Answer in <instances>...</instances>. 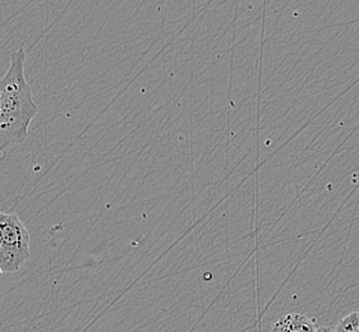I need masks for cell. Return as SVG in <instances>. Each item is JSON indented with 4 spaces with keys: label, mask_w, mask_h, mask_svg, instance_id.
<instances>
[{
    "label": "cell",
    "mask_w": 359,
    "mask_h": 332,
    "mask_svg": "<svg viewBox=\"0 0 359 332\" xmlns=\"http://www.w3.org/2000/svg\"><path fill=\"white\" fill-rule=\"evenodd\" d=\"M25 62L26 51H13L9 69L0 78V155L26 141L39 111L25 76Z\"/></svg>",
    "instance_id": "obj_1"
},
{
    "label": "cell",
    "mask_w": 359,
    "mask_h": 332,
    "mask_svg": "<svg viewBox=\"0 0 359 332\" xmlns=\"http://www.w3.org/2000/svg\"><path fill=\"white\" fill-rule=\"evenodd\" d=\"M29 233L15 214L0 212V274L21 270L29 261Z\"/></svg>",
    "instance_id": "obj_2"
},
{
    "label": "cell",
    "mask_w": 359,
    "mask_h": 332,
    "mask_svg": "<svg viewBox=\"0 0 359 332\" xmlns=\"http://www.w3.org/2000/svg\"><path fill=\"white\" fill-rule=\"evenodd\" d=\"M316 321L302 313H290L279 318L270 332H315Z\"/></svg>",
    "instance_id": "obj_3"
},
{
    "label": "cell",
    "mask_w": 359,
    "mask_h": 332,
    "mask_svg": "<svg viewBox=\"0 0 359 332\" xmlns=\"http://www.w3.org/2000/svg\"><path fill=\"white\" fill-rule=\"evenodd\" d=\"M334 332H359V312H353L341 318Z\"/></svg>",
    "instance_id": "obj_4"
},
{
    "label": "cell",
    "mask_w": 359,
    "mask_h": 332,
    "mask_svg": "<svg viewBox=\"0 0 359 332\" xmlns=\"http://www.w3.org/2000/svg\"><path fill=\"white\" fill-rule=\"evenodd\" d=\"M315 332H334V328L326 327V326H320V327H317Z\"/></svg>",
    "instance_id": "obj_5"
}]
</instances>
